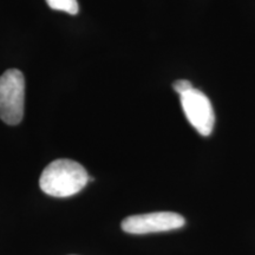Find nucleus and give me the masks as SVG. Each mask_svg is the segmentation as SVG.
Segmentation results:
<instances>
[{"label":"nucleus","mask_w":255,"mask_h":255,"mask_svg":"<svg viewBox=\"0 0 255 255\" xmlns=\"http://www.w3.org/2000/svg\"><path fill=\"white\" fill-rule=\"evenodd\" d=\"M50 8L56 9V11H63L69 14L78 13V2L77 0H45Z\"/></svg>","instance_id":"39448f33"},{"label":"nucleus","mask_w":255,"mask_h":255,"mask_svg":"<svg viewBox=\"0 0 255 255\" xmlns=\"http://www.w3.org/2000/svg\"><path fill=\"white\" fill-rule=\"evenodd\" d=\"M182 215L171 212H157L149 214L132 215L123 220L122 229L129 234L169 232L183 227Z\"/></svg>","instance_id":"20e7f679"},{"label":"nucleus","mask_w":255,"mask_h":255,"mask_svg":"<svg viewBox=\"0 0 255 255\" xmlns=\"http://www.w3.org/2000/svg\"><path fill=\"white\" fill-rule=\"evenodd\" d=\"M173 88H174V90L176 91L180 96L183 95V94H186L187 91L191 90V89H194L193 85H191V83L189 81H186V79H181V81H176V82L174 83Z\"/></svg>","instance_id":"423d86ee"},{"label":"nucleus","mask_w":255,"mask_h":255,"mask_svg":"<svg viewBox=\"0 0 255 255\" xmlns=\"http://www.w3.org/2000/svg\"><path fill=\"white\" fill-rule=\"evenodd\" d=\"M25 78L17 69H9L0 77V119L17 126L24 116Z\"/></svg>","instance_id":"f03ea898"},{"label":"nucleus","mask_w":255,"mask_h":255,"mask_svg":"<svg viewBox=\"0 0 255 255\" xmlns=\"http://www.w3.org/2000/svg\"><path fill=\"white\" fill-rule=\"evenodd\" d=\"M89 180L90 177L82 164L72 159L59 158L44 169L39 186L50 196L69 197L79 193Z\"/></svg>","instance_id":"f257e3e1"},{"label":"nucleus","mask_w":255,"mask_h":255,"mask_svg":"<svg viewBox=\"0 0 255 255\" xmlns=\"http://www.w3.org/2000/svg\"><path fill=\"white\" fill-rule=\"evenodd\" d=\"M188 122L202 136H209L215 123V115L209 98L202 91L191 89L180 96Z\"/></svg>","instance_id":"7ed1b4c3"}]
</instances>
